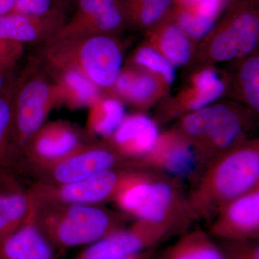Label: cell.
Returning <instances> with one entry per match:
<instances>
[{
    "label": "cell",
    "mask_w": 259,
    "mask_h": 259,
    "mask_svg": "<svg viewBox=\"0 0 259 259\" xmlns=\"http://www.w3.org/2000/svg\"><path fill=\"white\" fill-rule=\"evenodd\" d=\"M259 151L245 147L212 161L199 179L187 204L192 216L212 220L226 204L258 186Z\"/></svg>",
    "instance_id": "6da1fadb"
},
{
    "label": "cell",
    "mask_w": 259,
    "mask_h": 259,
    "mask_svg": "<svg viewBox=\"0 0 259 259\" xmlns=\"http://www.w3.org/2000/svg\"><path fill=\"white\" fill-rule=\"evenodd\" d=\"M32 204L35 223L55 248L90 245L121 229L111 213L95 205Z\"/></svg>",
    "instance_id": "7a4b0ae2"
},
{
    "label": "cell",
    "mask_w": 259,
    "mask_h": 259,
    "mask_svg": "<svg viewBox=\"0 0 259 259\" xmlns=\"http://www.w3.org/2000/svg\"><path fill=\"white\" fill-rule=\"evenodd\" d=\"M45 56L54 67L79 70L99 88L115 84L122 64L118 46L105 35L53 40Z\"/></svg>",
    "instance_id": "3957f363"
},
{
    "label": "cell",
    "mask_w": 259,
    "mask_h": 259,
    "mask_svg": "<svg viewBox=\"0 0 259 259\" xmlns=\"http://www.w3.org/2000/svg\"><path fill=\"white\" fill-rule=\"evenodd\" d=\"M61 97L58 86L51 85L39 74L27 76L19 87L13 100V150L18 168L27 143L44 125L51 109Z\"/></svg>",
    "instance_id": "277c9868"
},
{
    "label": "cell",
    "mask_w": 259,
    "mask_h": 259,
    "mask_svg": "<svg viewBox=\"0 0 259 259\" xmlns=\"http://www.w3.org/2000/svg\"><path fill=\"white\" fill-rule=\"evenodd\" d=\"M129 171L112 168L74 183L37 182L28 190L35 205L95 204L113 200Z\"/></svg>",
    "instance_id": "5b68a950"
},
{
    "label": "cell",
    "mask_w": 259,
    "mask_h": 259,
    "mask_svg": "<svg viewBox=\"0 0 259 259\" xmlns=\"http://www.w3.org/2000/svg\"><path fill=\"white\" fill-rule=\"evenodd\" d=\"M169 229L137 221L128 229L117 230L89 245L74 259H120L154 248Z\"/></svg>",
    "instance_id": "8992f818"
},
{
    "label": "cell",
    "mask_w": 259,
    "mask_h": 259,
    "mask_svg": "<svg viewBox=\"0 0 259 259\" xmlns=\"http://www.w3.org/2000/svg\"><path fill=\"white\" fill-rule=\"evenodd\" d=\"M74 14L50 40L103 35L120 28L125 17L118 0H76Z\"/></svg>",
    "instance_id": "52a82bcc"
},
{
    "label": "cell",
    "mask_w": 259,
    "mask_h": 259,
    "mask_svg": "<svg viewBox=\"0 0 259 259\" xmlns=\"http://www.w3.org/2000/svg\"><path fill=\"white\" fill-rule=\"evenodd\" d=\"M120 160L118 153L108 148L83 145L60 161L37 169L45 177L42 182L63 185L86 180L112 169L122 161Z\"/></svg>",
    "instance_id": "ba28073f"
},
{
    "label": "cell",
    "mask_w": 259,
    "mask_h": 259,
    "mask_svg": "<svg viewBox=\"0 0 259 259\" xmlns=\"http://www.w3.org/2000/svg\"><path fill=\"white\" fill-rule=\"evenodd\" d=\"M210 233L228 241L256 238L259 233V185L226 204L213 218Z\"/></svg>",
    "instance_id": "9c48e42d"
},
{
    "label": "cell",
    "mask_w": 259,
    "mask_h": 259,
    "mask_svg": "<svg viewBox=\"0 0 259 259\" xmlns=\"http://www.w3.org/2000/svg\"><path fill=\"white\" fill-rule=\"evenodd\" d=\"M83 145L76 131L63 122L42 126L24 148L29 161L35 168L60 161L77 151Z\"/></svg>",
    "instance_id": "30bf717a"
},
{
    "label": "cell",
    "mask_w": 259,
    "mask_h": 259,
    "mask_svg": "<svg viewBox=\"0 0 259 259\" xmlns=\"http://www.w3.org/2000/svg\"><path fill=\"white\" fill-rule=\"evenodd\" d=\"M183 128L192 136H206L215 147L225 149L239 137L241 125L232 110L222 105L207 107L185 117Z\"/></svg>",
    "instance_id": "8fae6325"
},
{
    "label": "cell",
    "mask_w": 259,
    "mask_h": 259,
    "mask_svg": "<svg viewBox=\"0 0 259 259\" xmlns=\"http://www.w3.org/2000/svg\"><path fill=\"white\" fill-rule=\"evenodd\" d=\"M140 163L157 168L177 179L192 178L203 161L192 145L180 140L161 139Z\"/></svg>",
    "instance_id": "7c38bea8"
},
{
    "label": "cell",
    "mask_w": 259,
    "mask_h": 259,
    "mask_svg": "<svg viewBox=\"0 0 259 259\" xmlns=\"http://www.w3.org/2000/svg\"><path fill=\"white\" fill-rule=\"evenodd\" d=\"M64 14L42 17L15 13L0 15V40L15 44L47 42L67 21Z\"/></svg>",
    "instance_id": "4fadbf2b"
},
{
    "label": "cell",
    "mask_w": 259,
    "mask_h": 259,
    "mask_svg": "<svg viewBox=\"0 0 259 259\" xmlns=\"http://www.w3.org/2000/svg\"><path fill=\"white\" fill-rule=\"evenodd\" d=\"M185 211L190 212L188 204L180 201L173 185L164 180L154 179L146 202L135 218L141 222L172 231L176 226L177 218Z\"/></svg>",
    "instance_id": "5bb4252c"
},
{
    "label": "cell",
    "mask_w": 259,
    "mask_h": 259,
    "mask_svg": "<svg viewBox=\"0 0 259 259\" xmlns=\"http://www.w3.org/2000/svg\"><path fill=\"white\" fill-rule=\"evenodd\" d=\"M112 136L119 155L143 158L156 146L159 132L154 121L146 115H136L125 117Z\"/></svg>",
    "instance_id": "9a60e30c"
},
{
    "label": "cell",
    "mask_w": 259,
    "mask_h": 259,
    "mask_svg": "<svg viewBox=\"0 0 259 259\" xmlns=\"http://www.w3.org/2000/svg\"><path fill=\"white\" fill-rule=\"evenodd\" d=\"M0 259H56L55 248L31 214L20 229L0 243Z\"/></svg>",
    "instance_id": "2e32d148"
},
{
    "label": "cell",
    "mask_w": 259,
    "mask_h": 259,
    "mask_svg": "<svg viewBox=\"0 0 259 259\" xmlns=\"http://www.w3.org/2000/svg\"><path fill=\"white\" fill-rule=\"evenodd\" d=\"M32 209L28 191L20 187L16 177L0 180V243L27 222Z\"/></svg>",
    "instance_id": "e0dca14e"
},
{
    "label": "cell",
    "mask_w": 259,
    "mask_h": 259,
    "mask_svg": "<svg viewBox=\"0 0 259 259\" xmlns=\"http://www.w3.org/2000/svg\"><path fill=\"white\" fill-rule=\"evenodd\" d=\"M64 100L74 107H91L99 100V88L79 70L54 68Z\"/></svg>",
    "instance_id": "ac0fdd59"
},
{
    "label": "cell",
    "mask_w": 259,
    "mask_h": 259,
    "mask_svg": "<svg viewBox=\"0 0 259 259\" xmlns=\"http://www.w3.org/2000/svg\"><path fill=\"white\" fill-rule=\"evenodd\" d=\"M159 259H226L223 250L202 231L188 233L172 245Z\"/></svg>",
    "instance_id": "d6986e66"
},
{
    "label": "cell",
    "mask_w": 259,
    "mask_h": 259,
    "mask_svg": "<svg viewBox=\"0 0 259 259\" xmlns=\"http://www.w3.org/2000/svg\"><path fill=\"white\" fill-rule=\"evenodd\" d=\"M88 119L89 127L94 134L110 137L113 136L125 118V108L118 100L106 99L91 106Z\"/></svg>",
    "instance_id": "ffe728a7"
},
{
    "label": "cell",
    "mask_w": 259,
    "mask_h": 259,
    "mask_svg": "<svg viewBox=\"0 0 259 259\" xmlns=\"http://www.w3.org/2000/svg\"><path fill=\"white\" fill-rule=\"evenodd\" d=\"M13 151V101L0 98V179L15 177Z\"/></svg>",
    "instance_id": "44dd1931"
},
{
    "label": "cell",
    "mask_w": 259,
    "mask_h": 259,
    "mask_svg": "<svg viewBox=\"0 0 259 259\" xmlns=\"http://www.w3.org/2000/svg\"><path fill=\"white\" fill-rule=\"evenodd\" d=\"M125 17L144 26H150L164 18L174 0H118Z\"/></svg>",
    "instance_id": "7402d4cb"
},
{
    "label": "cell",
    "mask_w": 259,
    "mask_h": 259,
    "mask_svg": "<svg viewBox=\"0 0 259 259\" xmlns=\"http://www.w3.org/2000/svg\"><path fill=\"white\" fill-rule=\"evenodd\" d=\"M163 56L174 66H182L190 58V44L183 30L177 25H167L161 39Z\"/></svg>",
    "instance_id": "603a6c76"
},
{
    "label": "cell",
    "mask_w": 259,
    "mask_h": 259,
    "mask_svg": "<svg viewBox=\"0 0 259 259\" xmlns=\"http://www.w3.org/2000/svg\"><path fill=\"white\" fill-rule=\"evenodd\" d=\"M114 85L122 96L134 102L147 101L156 90V81L147 74L120 73Z\"/></svg>",
    "instance_id": "cb8c5ba5"
},
{
    "label": "cell",
    "mask_w": 259,
    "mask_h": 259,
    "mask_svg": "<svg viewBox=\"0 0 259 259\" xmlns=\"http://www.w3.org/2000/svg\"><path fill=\"white\" fill-rule=\"evenodd\" d=\"M197 97L189 103V108L194 112L208 107L217 100L224 91V84L218 74L211 69H206L195 80Z\"/></svg>",
    "instance_id": "d4e9b609"
},
{
    "label": "cell",
    "mask_w": 259,
    "mask_h": 259,
    "mask_svg": "<svg viewBox=\"0 0 259 259\" xmlns=\"http://www.w3.org/2000/svg\"><path fill=\"white\" fill-rule=\"evenodd\" d=\"M70 1L71 0H17L10 13L34 17L66 15V9Z\"/></svg>",
    "instance_id": "484cf974"
},
{
    "label": "cell",
    "mask_w": 259,
    "mask_h": 259,
    "mask_svg": "<svg viewBox=\"0 0 259 259\" xmlns=\"http://www.w3.org/2000/svg\"><path fill=\"white\" fill-rule=\"evenodd\" d=\"M211 56L218 61H230L241 56L239 44L228 23L214 37L210 47Z\"/></svg>",
    "instance_id": "4316f807"
},
{
    "label": "cell",
    "mask_w": 259,
    "mask_h": 259,
    "mask_svg": "<svg viewBox=\"0 0 259 259\" xmlns=\"http://www.w3.org/2000/svg\"><path fill=\"white\" fill-rule=\"evenodd\" d=\"M136 61L138 64L161 74L167 83H171L175 81V66L158 51L150 48H141L136 54Z\"/></svg>",
    "instance_id": "83f0119b"
},
{
    "label": "cell",
    "mask_w": 259,
    "mask_h": 259,
    "mask_svg": "<svg viewBox=\"0 0 259 259\" xmlns=\"http://www.w3.org/2000/svg\"><path fill=\"white\" fill-rule=\"evenodd\" d=\"M259 59H248L242 67L241 78L247 100L255 110L259 109Z\"/></svg>",
    "instance_id": "f1b7e54d"
},
{
    "label": "cell",
    "mask_w": 259,
    "mask_h": 259,
    "mask_svg": "<svg viewBox=\"0 0 259 259\" xmlns=\"http://www.w3.org/2000/svg\"><path fill=\"white\" fill-rule=\"evenodd\" d=\"M183 8L180 12L215 22L226 0H180Z\"/></svg>",
    "instance_id": "f546056e"
},
{
    "label": "cell",
    "mask_w": 259,
    "mask_h": 259,
    "mask_svg": "<svg viewBox=\"0 0 259 259\" xmlns=\"http://www.w3.org/2000/svg\"><path fill=\"white\" fill-rule=\"evenodd\" d=\"M214 22L194 16L184 12H180L177 16V25L185 32L194 38L205 36L214 26Z\"/></svg>",
    "instance_id": "4dcf8cb0"
},
{
    "label": "cell",
    "mask_w": 259,
    "mask_h": 259,
    "mask_svg": "<svg viewBox=\"0 0 259 259\" xmlns=\"http://www.w3.org/2000/svg\"><path fill=\"white\" fill-rule=\"evenodd\" d=\"M223 250L226 259H259L258 245L250 241H228Z\"/></svg>",
    "instance_id": "1f68e13d"
},
{
    "label": "cell",
    "mask_w": 259,
    "mask_h": 259,
    "mask_svg": "<svg viewBox=\"0 0 259 259\" xmlns=\"http://www.w3.org/2000/svg\"><path fill=\"white\" fill-rule=\"evenodd\" d=\"M16 2L17 0H0V15L11 13Z\"/></svg>",
    "instance_id": "d6a6232c"
},
{
    "label": "cell",
    "mask_w": 259,
    "mask_h": 259,
    "mask_svg": "<svg viewBox=\"0 0 259 259\" xmlns=\"http://www.w3.org/2000/svg\"><path fill=\"white\" fill-rule=\"evenodd\" d=\"M154 248H150V249L145 250V251L137 253V254L130 255V256L125 257V258L120 259H150L152 256Z\"/></svg>",
    "instance_id": "836d02e7"
},
{
    "label": "cell",
    "mask_w": 259,
    "mask_h": 259,
    "mask_svg": "<svg viewBox=\"0 0 259 259\" xmlns=\"http://www.w3.org/2000/svg\"><path fill=\"white\" fill-rule=\"evenodd\" d=\"M3 83H4V78H3V75L0 73V90L3 88Z\"/></svg>",
    "instance_id": "e575fe53"
}]
</instances>
